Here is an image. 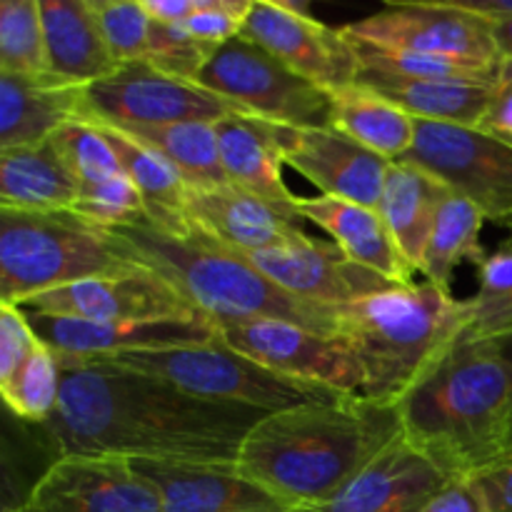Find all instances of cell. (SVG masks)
Segmentation results:
<instances>
[{
    "label": "cell",
    "instance_id": "1",
    "mask_svg": "<svg viewBox=\"0 0 512 512\" xmlns=\"http://www.w3.org/2000/svg\"><path fill=\"white\" fill-rule=\"evenodd\" d=\"M265 415L98 360L60 363V398L43 428L58 458L238 463L240 445Z\"/></svg>",
    "mask_w": 512,
    "mask_h": 512
},
{
    "label": "cell",
    "instance_id": "2",
    "mask_svg": "<svg viewBox=\"0 0 512 512\" xmlns=\"http://www.w3.org/2000/svg\"><path fill=\"white\" fill-rule=\"evenodd\" d=\"M400 435L398 408L338 395L265 415L240 445L238 468L293 510H310L333 500Z\"/></svg>",
    "mask_w": 512,
    "mask_h": 512
},
{
    "label": "cell",
    "instance_id": "3",
    "mask_svg": "<svg viewBox=\"0 0 512 512\" xmlns=\"http://www.w3.org/2000/svg\"><path fill=\"white\" fill-rule=\"evenodd\" d=\"M395 408L403 438L465 480L508 453L512 368L495 340L463 333Z\"/></svg>",
    "mask_w": 512,
    "mask_h": 512
},
{
    "label": "cell",
    "instance_id": "4",
    "mask_svg": "<svg viewBox=\"0 0 512 512\" xmlns=\"http://www.w3.org/2000/svg\"><path fill=\"white\" fill-rule=\"evenodd\" d=\"M135 265L150 268L215 328L253 320H285L320 335H338V308L308 303L280 290L233 250L195 228L170 235L140 218L110 230Z\"/></svg>",
    "mask_w": 512,
    "mask_h": 512
},
{
    "label": "cell",
    "instance_id": "5",
    "mask_svg": "<svg viewBox=\"0 0 512 512\" xmlns=\"http://www.w3.org/2000/svg\"><path fill=\"white\" fill-rule=\"evenodd\" d=\"M470 310L433 283L393 285L338 308V335L365 370L363 398L395 405L468 330Z\"/></svg>",
    "mask_w": 512,
    "mask_h": 512
},
{
    "label": "cell",
    "instance_id": "6",
    "mask_svg": "<svg viewBox=\"0 0 512 512\" xmlns=\"http://www.w3.org/2000/svg\"><path fill=\"white\" fill-rule=\"evenodd\" d=\"M135 268L110 230L73 210L0 208V305Z\"/></svg>",
    "mask_w": 512,
    "mask_h": 512
},
{
    "label": "cell",
    "instance_id": "7",
    "mask_svg": "<svg viewBox=\"0 0 512 512\" xmlns=\"http://www.w3.org/2000/svg\"><path fill=\"white\" fill-rule=\"evenodd\" d=\"M100 363L163 380L195 398L248 405L265 413H280V410L333 400L340 395L323 385L300 383V380L273 373L250 360L248 355L228 348L220 338L208 345H190V348L123 353L100 360Z\"/></svg>",
    "mask_w": 512,
    "mask_h": 512
},
{
    "label": "cell",
    "instance_id": "8",
    "mask_svg": "<svg viewBox=\"0 0 512 512\" xmlns=\"http://www.w3.org/2000/svg\"><path fill=\"white\" fill-rule=\"evenodd\" d=\"M195 83L243 113L290 128H328L330 93L280 63L275 55L245 38L215 50Z\"/></svg>",
    "mask_w": 512,
    "mask_h": 512
},
{
    "label": "cell",
    "instance_id": "9",
    "mask_svg": "<svg viewBox=\"0 0 512 512\" xmlns=\"http://www.w3.org/2000/svg\"><path fill=\"white\" fill-rule=\"evenodd\" d=\"M403 163L438 178L488 220L512 228V148L483 128L415 120Z\"/></svg>",
    "mask_w": 512,
    "mask_h": 512
},
{
    "label": "cell",
    "instance_id": "10",
    "mask_svg": "<svg viewBox=\"0 0 512 512\" xmlns=\"http://www.w3.org/2000/svg\"><path fill=\"white\" fill-rule=\"evenodd\" d=\"M243 113L238 105L200 88L193 80L163 73L148 60L120 65L105 80L88 85L83 120L113 128L170 123H218L220 118Z\"/></svg>",
    "mask_w": 512,
    "mask_h": 512
},
{
    "label": "cell",
    "instance_id": "11",
    "mask_svg": "<svg viewBox=\"0 0 512 512\" xmlns=\"http://www.w3.org/2000/svg\"><path fill=\"white\" fill-rule=\"evenodd\" d=\"M350 40L390 50L460 60L498 70L503 63L493 23L458 3H390L380 13L343 25Z\"/></svg>",
    "mask_w": 512,
    "mask_h": 512
},
{
    "label": "cell",
    "instance_id": "12",
    "mask_svg": "<svg viewBox=\"0 0 512 512\" xmlns=\"http://www.w3.org/2000/svg\"><path fill=\"white\" fill-rule=\"evenodd\" d=\"M240 38L303 75L325 93H340L358 83L360 60L343 28H330L310 15L308 3L253 0Z\"/></svg>",
    "mask_w": 512,
    "mask_h": 512
},
{
    "label": "cell",
    "instance_id": "13",
    "mask_svg": "<svg viewBox=\"0 0 512 512\" xmlns=\"http://www.w3.org/2000/svg\"><path fill=\"white\" fill-rule=\"evenodd\" d=\"M218 338L290 380L323 385L340 395L363 393L365 370L340 335H320L285 320H253L218 328Z\"/></svg>",
    "mask_w": 512,
    "mask_h": 512
},
{
    "label": "cell",
    "instance_id": "14",
    "mask_svg": "<svg viewBox=\"0 0 512 512\" xmlns=\"http://www.w3.org/2000/svg\"><path fill=\"white\" fill-rule=\"evenodd\" d=\"M25 313L78 318L90 323H150V320L200 318L170 283L150 268L135 265L125 273L80 280L18 305ZM205 320V318H203Z\"/></svg>",
    "mask_w": 512,
    "mask_h": 512
},
{
    "label": "cell",
    "instance_id": "15",
    "mask_svg": "<svg viewBox=\"0 0 512 512\" xmlns=\"http://www.w3.org/2000/svg\"><path fill=\"white\" fill-rule=\"evenodd\" d=\"M5 512H163V505L130 460L63 455Z\"/></svg>",
    "mask_w": 512,
    "mask_h": 512
},
{
    "label": "cell",
    "instance_id": "16",
    "mask_svg": "<svg viewBox=\"0 0 512 512\" xmlns=\"http://www.w3.org/2000/svg\"><path fill=\"white\" fill-rule=\"evenodd\" d=\"M185 213L198 233L233 253L303 248L315 243L305 230L298 205L273 203L235 185L213 190L188 188Z\"/></svg>",
    "mask_w": 512,
    "mask_h": 512
},
{
    "label": "cell",
    "instance_id": "17",
    "mask_svg": "<svg viewBox=\"0 0 512 512\" xmlns=\"http://www.w3.org/2000/svg\"><path fill=\"white\" fill-rule=\"evenodd\" d=\"M25 315L35 335L53 350L60 363H95L138 350L190 348V345H208L218 340V328L203 318L90 323V320L58 318V315Z\"/></svg>",
    "mask_w": 512,
    "mask_h": 512
},
{
    "label": "cell",
    "instance_id": "18",
    "mask_svg": "<svg viewBox=\"0 0 512 512\" xmlns=\"http://www.w3.org/2000/svg\"><path fill=\"white\" fill-rule=\"evenodd\" d=\"M285 165L320 188V195L378 210L390 160L363 148L335 128L280 125Z\"/></svg>",
    "mask_w": 512,
    "mask_h": 512
},
{
    "label": "cell",
    "instance_id": "19",
    "mask_svg": "<svg viewBox=\"0 0 512 512\" xmlns=\"http://www.w3.org/2000/svg\"><path fill=\"white\" fill-rule=\"evenodd\" d=\"M163 512H298L243 475L238 463L130 460Z\"/></svg>",
    "mask_w": 512,
    "mask_h": 512
},
{
    "label": "cell",
    "instance_id": "20",
    "mask_svg": "<svg viewBox=\"0 0 512 512\" xmlns=\"http://www.w3.org/2000/svg\"><path fill=\"white\" fill-rule=\"evenodd\" d=\"M238 255L285 293L308 300V303L330 305V308H340V305L395 285L383 275L355 265L335 243L328 245L315 240L313 245H303V248Z\"/></svg>",
    "mask_w": 512,
    "mask_h": 512
},
{
    "label": "cell",
    "instance_id": "21",
    "mask_svg": "<svg viewBox=\"0 0 512 512\" xmlns=\"http://www.w3.org/2000/svg\"><path fill=\"white\" fill-rule=\"evenodd\" d=\"M453 480L400 435L333 500L298 512H418Z\"/></svg>",
    "mask_w": 512,
    "mask_h": 512
},
{
    "label": "cell",
    "instance_id": "22",
    "mask_svg": "<svg viewBox=\"0 0 512 512\" xmlns=\"http://www.w3.org/2000/svg\"><path fill=\"white\" fill-rule=\"evenodd\" d=\"M83 85L53 73H0V150L48 140L68 120L83 118Z\"/></svg>",
    "mask_w": 512,
    "mask_h": 512
},
{
    "label": "cell",
    "instance_id": "23",
    "mask_svg": "<svg viewBox=\"0 0 512 512\" xmlns=\"http://www.w3.org/2000/svg\"><path fill=\"white\" fill-rule=\"evenodd\" d=\"M298 210L305 220L320 225L355 265H363L395 285H413L415 270L403 258L378 210L328 195L300 198Z\"/></svg>",
    "mask_w": 512,
    "mask_h": 512
},
{
    "label": "cell",
    "instance_id": "24",
    "mask_svg": "<svg viewBox=\"0 0 512 512\" xmlns=\"http://www.w3.org/2000/svg\"><path fill=\"white\" fill-rule=\"evenodd\" d=\"M213 125L220 163L230 185L273 203L298 205L300 198L290 193L283 178L285 160L278 123L248 113H233Z\"/></svg>",
    "mask_w": 512,
    "mask_h": 512
},
{
    "label": "cell",
    "instance_id": "25",
    "mask_svg": "<svg viewBox=\"0 0 512 512\" xmlns=\"http://www.w3.org/2000/svg\"><path fill=\"white\" fill-rule=\"evenodd\" d=\"M40 13L48 73L88 88L120 68L103 38L93 0H43Z\"/></svg>",
    "mask_w": 512,
    "mask_h": 512
},
{
    "label": "cell",
    "instance_id": "26",
    "mask_svg": "<svg viewBox=\"0 0 512 512\" xmlns=\"http://www.w3.org/2000/svg\"><path fill=\"white\" fill-rule=\"evenodd\" d=\"M80 183L48 140L0 150V208L55 213L73 210Z\"/></svg>",
    "mask_w": 512,
    "mask_h": 512
},
{
    "label": "cell",
    "instance_id": "27",
    "mask_svg": "<svg viewBox=\"0 0 512 512\" xmlns=\"http://www.w3.org/2000/svg\"><path fill=\"white\" fill-rule=\"evenodd\" d=\"M448 195L450 190L425 170L403 160L390 163L378 213L415 273H420L435 215Z\"/></svg>",
    "mask_w": 512,
    "mask_h": 512
},
{
    "label": "cell",
    "instance_id": "28",
    "mask_svg": "<svg viewBox=\"0 0 512 512\" xmlns=\"http://www.w3.org/2000/svg\"><path fill=\"white\" fill-rule=\"evenodd\" d=\"M358 83L390 100L415 120L470 125L478 128L488 113L498 85L460 83V80H415L383 73H360Z\"/></svg>",
    "mask_w": 512,
    "mask_h": 512
},
{
    "label": "cell",
    "instance_id": "29",
    "mask_svg": "<svg viewBox=\"0 0 512 512\" xmlns=\"http://www.w3.org/2000/svg\"><path fill=\"white\" fill-rule=\"evenodd\" d=\"M95 125L108 138L125 178H130V183L143 195L148 223L163 230V233L188 235L190 228H193L188 213H185L188 185L175 173L173 165L165 163L158 153L140 145L138 140L125 135L123 130L113 128V125Z\"/></svg>",
    "mask_w": 512,
    "mask_h": 512
},
{
    "label": "cell",
    "instance_id": "30",
    "mask_svg": "<svg viewBox=\"0 0 512 512\" xmlns=\"http://www.w3.org/2000/svg\"><path fill=\"white\" fill-rule=\"evenodd\" d=\"M330 128L385 160H400L415 140V118L360 83L330 95Z\"/></svg>",
    "mask_w": 512,
    "mask_h": 512
},
{
    "label": "cell",
    "instance_id": "31",
    "mask_svg": "<svg viewBox=\"0 0 512 512\" xmlns=\"http://www.w3.org/2000/svg\"><path fill=\"white\" fill-rule=\"evenodd\" d=\"M118 130L173 165L188 188L213 190L230 185L220 163L218 135H215L213 123L190 120V123L170 125H128Z\"/></svg>",
    "mask_w": 512,
    "mask_h": 512
},
{
    "label": "cell",
    "instance_id": "32",
    "mask_svg": "<svg viewBox=\"0 0 512 512\" xmlns=\"http://www.w3.org/2000/svg\"><path fill=\"white\" fill-rule=\"evenodd\" d=\"M485 215L475 208L470 200L450 193L435 215L433 233H430L428 248H425L420 273L425 283L450 290L455 268L465 260L480 265L488 253L480 245V230L485 225Z\"/></svg>",
    "mask_w": 512,
    "mask_h": 512
},
{
    "label": "cell",
    "instance_id": "33",
    "mask_svg": "<svg viewBox=\"0 0 512 512\" xmlns=\"http://www.w3.org/2000/svg\"><path fill=\"white\" fill-rule=\"evenodd\" d=\"M480 288L468 298L470 323L465 335L500 340L512 335V228L510 235L478 265Z\"/></svg>",
    "mask_w": 512,
    "mask_h": 512
},
{
    "label": "cell",
    "instance_id": "34",
    "mask_svg": "<svg viewBox=\"0 0 512 512\" xmlns=\"http://www.w3.org/2000/svg\"><path fill=\"white\" fill-rule=\"evenodd\" d=\"M0 393L15 418L33 425L48 423L60 398V363L53 350L40 340L8 378H0Z\"/></svg>",
    "mask_w": 512,
    "mask_h": 512
},
{
    "label": "cell",
    "instance_id": "35",
    "mask_svg": "<svg viewBox=\"0 0 512 512\" xmlns=\"http://www.w3.org/2000/svg\"><path fill=\"white\" fill-rule=\"evenodd\" d=\"M0 73H48L40 0H3L0 3Z\"/></svg>",
    "mask_w": 512,
    "mask_h": 512
},
{
    "label": "cell",
    "instance_id": "36",
    "mask_svg": "<svg viewBox=\"0 0 512 512\" xmlns=\"http://www.w3.org/2000/svg\"><path fill=\"white\" fill-rule=\"evenodd\" d=\"M350 43H353L355 53H358L360 73H383L415 80H460V83L498 85V70L460 63V60L408 53V50L380 48V45L363 43V40H350Z\"/></svg>",
    "mask_w": 512,
    "mask_h": 512
},
{
    "label": "cell",
    "instance_id": "37",
    "mask_svg": "<svg viewBox=\"0 0 512 512\" xmlns=\"http://www.w3.org/2000/svg\"><path fill=\"white\" fill-rule=\"evenodd\" d=\"M50 143L55 145L60 160L68 165L80 185H95L123 175L108 138L90 120H68L63 128L50 135Z\"/></svg>",
    "mask_w": 512,
    "mask_h": 512
},
{
    "label": "cell",
    "instance_id": "38",
    "mask_svg": "<svg viewBox=\"0 0 512 512\" xmlns=\"http://www.w3.org/2000/svg\"><path fill=\"white\" fill-rule=\"evenodd\" d=\"M93 10L115 63L128 65L148 58L150 18L140 0H93Z\"/></svg>",
    "mask_w": 512,
    "mask_h": 512
},
{
    "label": "cell",
    "instance_id": "39",
    "mask_svg": "<svg viewBox=\"0 0 512 512\" xmlns=\"http://www.w3.org/2000/svg\"><path fill=\"white\" fill-rule=\"evenodd\" d=\"M73 213L100 225V228L115 230L145 218V203L140 190L130 183V178L118 175V178L103 180V183L80 185Z\"/></svg>",
    "mask_w": 512,
    "mask_h": 512
},
{
    "label": "cell",
    "instance_id": "40",
    "mask_svg": "<svg viewBox=\"0 0 512 512\" xmlns=\"http://www.w3.org/2000/svg\"><path fill=\"white\" fill-rule=\"evenodd\" d=\"M210 50L200 45L193 35L185 30V25H168L150 20V40H148V63L155 65L163 73L180 80L198 78L200 70L210 60Z\"/></svg>",
    "mask_w": 512,
    "mask_h": 512
},
{
    "label": "cell",
    "instance_id": "41",
    "mask_svg": "<svg viewBox=\"0 0 512 512\" xmlns=\"http://www.w3.org/2000/svg\"><path fill=\"white\" fill-rule=\"evenodd\" d=\"M250 8L253 0H195V13L185 23V30L215 53L225 43L240 38Z\"/></svg>",
    "mask_w": 512,
    "mask_h": 512
},
{
    "label": "cell",
    "instance_id": "42",
    "mask_svg": "<svg viewBox=\"0 0 512 512\" xmlns=\"http://www.w3.org/2000/svg\"><path fill=\"white\" fill-rule=\"evenodd\" d=\"M38 345L28 315L18 305H0V378H8Z\"/></svg>",
    "mask_w": 512,
    "mask_h": 512
},
{
    "label": "cell",
    "instance_id": "43",
    "mask_svg": "<svg viewBox=\"0 0 512 512\" xmlns=\"http://www.w3.org/2000/svg\"><path fill=\"white\" fill-rule=\"evenodd\" d=\"M468 480L488 512H512V450Z\"/></svg>",
    "mask_w": 512,
    "mask_h": 512
},
{
    "label": "cell",
    "instance_id": "44",
    "mask_svg": "<svg viewBox=\"0 0 512 512\" xmlns=\"http://www.w3.org/2000/svg\"><path fill=\"white\" fill-rule=\"evenodd\" d=\"M418 512H488L468 480H453Z\"/></svg>",
    "mask_w": 512,
    "mask_h": 512
},
{
    "label": "cell",
    "instance_id": "45",
    "mask_svg": "<svg viewBox=\"0 0 512 512\" xmlns=\"http://www.w3.org/2000/svg\"><path fill=\"white\" fill-rule=\"evenodd\" d=\"M478 128L488 130L490 135L500 138L512 148V88H498L490 103L488 113L480 120Z\"/></svg>",
    "mask_w": 512,
    "mask_h": 512
},
{
    "label": "cell",
    "instance_id": "46",
    "mask_svg": "<svg viewBox=\"0 0 512 512\" xmlns=\"http://www.w3.org/2000/svg\"><path fill=\"white\" fill-rule=\"evenodd\" d=\"M143 10L155 23L185 25L195 13V0H140Z\"/></svg>",
    "mask_w": 512,
    "mask_h": 512
},
{
    "label": "cell",
    "instance_id": "47",
    "mask_svg": "<svg viewBox=\"0 0 512 512\" xmlns=\"http://www.w3.org/2000/svg\"><path fill=\"white\" fill-rule=\"evenodd\" d=\"M495 43H498V50L503 58H510L512 55V20H505V23H495Z\"/></svg>",
    "mask_w": 512,
    "mask_h": 512
},
{
    "label": "cell",
    "instance_id": "48",
    "mask_svg": "<svg viewBox=\"0 0 512 512\" xmlns=\"http://www.w3.org/2000/svg\"><path fill=\"white\" fill-rule=\"evenodd\" d=\"M498 88H512V55L503 58L498 68Z\"/></svg>",
    "mask_w": 512,
    "mask_h": 512
},
{
    "label": "cell",
    "instance_id": "49",
    "mask_svg": "<svg viewBox=\"0 0 512 512\" xmlns=\"http://www.w3.org/2000/svg\"><path fill=\"white\" fill-rule=\"evenodd\" d=\"M495 343L500 345V350H503L505 360H508L510 368H512V335H510V338H500V340H495ZM510 450H512V413H510V448H508V453H510Z\"/></svg>",
    "mask_w": 512,
    "mask_h": 512
}]
</instances>
